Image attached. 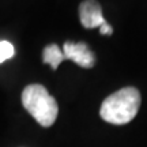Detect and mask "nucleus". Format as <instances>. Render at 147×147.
<instances>
[{
    "instance_id": "obj_1",
    "label": "nucleus",
    "mask_w": 147,
    "mask_h": 147,
    "mask_svg": "<svg viewBox=\"0 0 147 147\" xmlns=\"http://www.w3.org/2000/svg\"><path fill=\"white\" fill-rule=\"evenodd\" d=\"M140 106V93L135 87H124L109 95L101 105V117L110 124L123 125L136 116Z\"/></svg>"
},
{
    "instance_id": "obj_2",
    "label": "nucleus",
    "mask_w": 147,
    "mask_h": 147,
    "mask_svg": "<svg viewBox=\"0 0 147 147\" xmlns=\"http://www.w3.org/2000/svg\"><path fill=\"white\" fill-rule=\"evenodd\" d=\"M22 104L42 127H51L57 119V102L42 84H29L22 93Z\"/></svg>"
},
{
    "instance_id": "obj_3",
    "label": "nucleus",
    "mask_w": 147,
    "mask_h": 147,
    "mask_svg": "<svg viewBox=\"0 0 147 147\" xmlns=\"http://www.w3.org/2000/svg\"><path fill=\"white\" fill-rule=\"evenodd\" d=\"M63 55L65 60H72L83 68H91L95 63L94 55L84 42H65L63 47Z\"/></svg>"
},
{
    "instance_id": "obj_4",
    "label": "nucleus",
    "mask_w": 147,
    "mask_h": 147,
    "mask_svg": "<svg viewBox=\"0 0 147 147\" xmlns=\"http://www.w3.org/2000/svg\"><path fill=\"white\" fill-rule=\"evenodd\" d=\"M79 18L83 27L86 29H95L108 23L102 15V8L100 3L95 0H84L79 5Z\"/></svg>"
},
{
    "instance_id": "obj_5",
    "label": "nucleus",
    "mask_w": 147,
    "mask_h": 147,
    "mask_svg": "<svg viewBox=\"0 0 147 147\" xmlns=\"http://www.w3.org/2000/svg\"><path fill=\"white\" fill-rule=\"evenodd\" d=\"M42 60H44V63L51 64V67L53 69H56L59 67V64L61 63L63 60H65V59H64V55L60 51V48L56 44H52V45H48L44 49V52H42Z\"/></svg>"
},
{
    "instance_id": "obj_6",
    "label": "nucleus",
    "mask_w": 147,
    "mask_h": 147,
    "mask_svg": "<svg viewBox=\"0 0 147 147\" xmlns=\"http://www.w3.org/2000/svg\"><path fill=\"white\" fill-rule=\"evenodd\" d=\"M14 56V47L8 41H0V63Z\"/></svg>"
},
{
    "instance_id": "obj_7",
    "label": "nucleus",
    "mask_w": 147,
    "mask_h": 147,
    "mask_svg": "<svg viewBox=\"0 0 147 147\" xmlns=\"http://www.w3.org/2000/svg\"><path fill=\"white\" fill-rule=\"evenodd\" d=\"M100 32L101 34H105V36H110L112 33H113V29H112V26H109L108 23H105L104 26L100 27Z\"/></svg>"
}]
</instances>
